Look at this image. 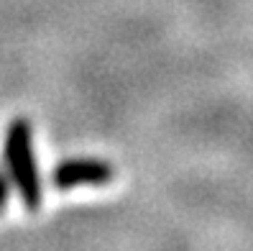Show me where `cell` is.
<instances>
[{
	"label": "cell",
	"mask_w": 253,
	"mask_h": 251,
	"mask_svg": "<svg viewBox=\"0 0 253 251\" xmlns=\"http://www.w3.org/2000/svg\"><path fill=\"white\" fill-rule=\"evenodd\" d=\"M5 164L10 172V180L16 182V190L26 205V210H39L41 205V180L34 156V139L31 126L23 118L13 121L5 134Z\"/></svg>",
	"instance_id": "cell-1"
},
{
	"label": "cell",
	"mask_w": 253,
	"mask_h": 251,
	"mask_svg": "<svg viewBox=\"0 0 253 251\" xmlns=\"http://www.w3.org/2000/svg\"><path fill=\"white\" fill-rule=\"evenodd\" d=\"M113 180V167L100 159H67L54 169V185L72 190L77 185H105Z\"/></svg>",
	"instance_id": "cell-2"
},
{
	"label": "cell",
	"mask_w": 253,
	"mask_h": 251,
	"mask_svg": "<svg viewBox=\"0 0 253 251\" xmlns=\"http://www.w3.org/2000/svg\"><path fill=\"white\" fill-rule=\"evenodd\" d=\"M8 195H10V190H8V182H5V177L0 174V210L5 208V202H8Z\"/></svg>",
	"instance_id": "cell-3"
}]
</instances>
